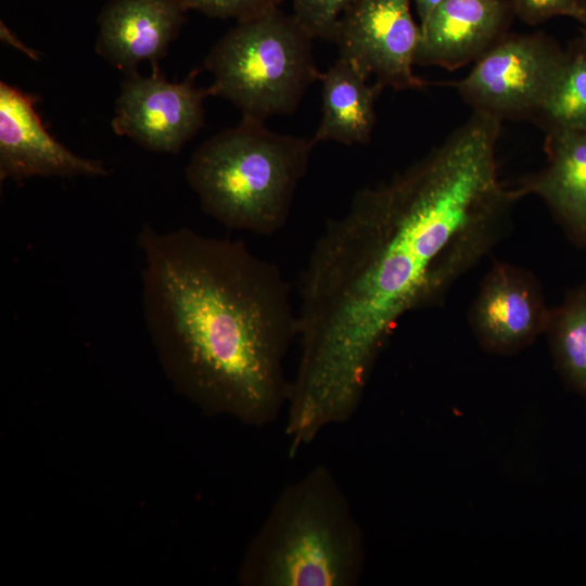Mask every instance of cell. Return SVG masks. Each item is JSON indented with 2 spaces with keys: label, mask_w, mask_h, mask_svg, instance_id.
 <instances>
[{
  "label": "cell",
  "mask_w": 586,
  "mask_h": 586,
  "mask_svg": "<svg viewBox=\"0 0 586 586\" xmlns=\"http://www.w3.org/2000/svg\"><path fill=\"white\" fill-rule=\"evenodd\" d=\"M500 129L499 119L472 111L326 225L300 281L295 418L315 428L348 421L400 318L442 302L500 239L518 201L498 176Z\"/></svg>",
  "instance_id": "cell-1"
},
{
  "label": "cell",
  "mask_w": 586,
  "mask_h": 586,
  "mask_svg": "<svg viewBox=\"0 0 586 586\" xmlns=\"http://www.w3.org/2000/svg\"><path fill=\"white\" fill-rule=\"evenodd\" d=\"M142 313L175 387L209 413L275 421L290 394L284 362L298 335L280 268L241 240L144 225Z\"/></svg>",
  "instance_id": "cell-2"
},
{
  "label": "cell",
  "mask_w": 586,
  "mask_h": 586,
  "mask_svg": "<svg viewBox=\"0 0 586 586\" xmlns=\"http://www.w3.org/2000/svg\"><path fill=\"white\" fill-rule=\"evenodd\" d=\"M361 526L331 470L317 464L285 486L251 540L246 586H356L365 566Z\"/></svg>",
  "instance_id": "cell-3"
},
{
  "label": "cell",
  "mask_w": 586,
  "mask_h": 586,
  "mask_svg": "<svg viewBox=\"0 0 586 586\" xmlns=\"http://www.w3.org/2000/svg\"><path fill=\"white\" fill-rule=\"evenodd\" d=\"M316 144L242 117L194 151L186 178L205 214L229 229L270 237L289 219Z\"/></svg>",
  "instance_id": "cell-4"
},
{
  "label": "cell",
  "mask_w": 586,
  "mask_h": 586,
  "mask_svg": "<svg viewBox=\"0 0 586 586\" xmlns=\"http://www.w3.org/2000/svg\"><path fill=\"white\" fill-rule=\"evenodd\" d=\"M314 39L293 14L279 8L238 22L204 60L213 78L207 94L263 123L294 113L319 79Z\"/></svg>",
  "instance_id": "cell-5"
},
{
  "label": "cell",
  "mask_w": 586,
  "mask_h": 586,
  "mask_svg": "<svg viewBox=\"0 0 586 586\" xmlns=\"http://www.w3.org/2000/svg\"><path fill=\"white\" fill-rule=\"evenodd\" d=\"M566 59V49L543 31L509 33L451 86L474 112L500 122L535 119Z\"/></svg>",
  "instance_id": "cell-6"
},
{
  "label": "cell",
  "mask_w": 586,
  "mask_h": 586,
  "mask_svg": "<svg viewBox=\"0 0 586 586\" xmlns=\"http://www.w3.org/2000/svg\"><path fill=\"white\" fill-rule=\"evenodd\" d=\"M412 0H356L339 21L332 42L339 56L354 63L383 88L423 89L415 75L420 24L412 17Z\"/></svg>",
  "instance_id": "cell-7"
},
{
  "label": "cell",
  "mask_w": 586,
  "mask_h": 586,
  "mask_svg": "<svg viewBox=\"0 0 586 586\" xmlns=\"http://www.w3.org/2000/svg\"><path fill=\"white\" fill-rule=\"evenodd\" d=\"M199 71L168 81L158 68L149 76L127 74L116 99L112 129L142 148L177 154L204 126L206 89L195 86Z\"/></svg>",
  "instance_id": "cell-8"
},
{
  "label": "cell",
  "mask_w": 586,
  "mask_h": 586,
  "mask_svg": "<svg viewBox=\"0 0 586 586\" xmlns=\"http://www.w3.org/2000/svg\"><path fill=\"white\" fill-rule=\"evenodd\" d=\"M549 315L537 278L524 268L497 262L481 282L469 320L484 349L511 355L546 332Z\"/></svg>",
  "instance_id": "cell-9"
},
{
  "label": "cell",
  "mask_w": 586,
  "mask_h": 586,
  "mask_svg": "<svg viewBox=\"0 0 586 586\" xmlns=\"http://www.w3.org/2000/svg\"><path fill=\"white\" fill-rule=\"evenodd\" d=\"M36 99L0 82V180L30 177H102L110 171L54 139L35 109Z\"/></svg>",
  "instance_id": "cell-10"
},
{
  "label": "cell",
  "mask_w": 586,
  "mask_h": 586,
  "mask_svg": "<svg viewBox=\"0 0 586 586\" xmlns=\"http://www.w3.org/2000/svg\"><path fill=\"white\" fill-rule=\"evenodd\" d=\"M513 17L510 0H444L420 25L415 65L473 64L510 33Z\"/></svg>",
  "instance_id": "cell-11"
},
{
  "label": "cell",
  "mask_w": 586,
  "mask_h": 586,
  "mask_svg": "<svg viewBox=\"0 0 586 586\" xmlns=\"http://www.w3.org/2000/svg\"><path fill=\"white\" fill-rule=\"evenodd\" d=\"M187 9L183 0H111L99 16L95 51L126 74L143 61L158 68Z\"/></svg>",
  "instance_id": "cell-12"
},
{
  "label": "cell",
  "mask_w": 586,
  "mask_h": 586,
  "mask_svg": "<svg viewBox=\"0 0 586 586\" xmlns=\"http://www.w3.org/2000/svg\"><path fill=\"white\" fill-rule=\"evenodd\" d=\"M546 165L521 178L517 200L542 199L570 241L586 249V130H550L545 140Z\"/></svg>",
  "instance_id": "cell-13"
},
{
  "label": "cell",
  "mask_w": 586,
  "mask_h": 586,
  "mask_svg": "<svg viewBox=\"0 0 586 586\" xmlns=\"http://www.w3.org/2000/svg\"><path fill=\"white\" fill-rule=\"evenodd\" d=\"M321 119L313 140L345 145L368 144L375 126V101L384 88L351 61L337 60L320 72Z\"/></svg>",
  "instance_id": "cell-14"
},
{
  "label": "cell",
  "mask_w": 586,
  "mask_h": 586,
  "mask_svg": "<svg viewBox=\"0 0 586 586\" xmlns=\"http://www.w3.org/2000/svg\"><path fill=\"white\" fill-rule=\"evenodd\" d=\"M545 333L562 382L586 399V283L569 290L550 309Z\"/></svg>",
  "instance_id": "cell-15"
},
{
  "label": "cell",
  "mask_w": 586,
  "mask_h": 586,
  "mask_svg": "<svg viewBox=\"0 0 586 586\" xmlns=\"http://www.w3.org/2000/svg\"><path fill=\"white\" fill-rule=\"evenodd\" d=\"M565 65L535 120L546 130H586V46L566 48Z\"/></svg>",
  "instance_id": "cell-16"
},
{
  "label": "cell",
  "mask_w": 586,
  "mask_h": 586,
  "mask_svg": "<svg viewBox=\"0 0 586 586\" xmlns=\"http://www.w3.org/2000/svg\"><path fill=\"white\" fill-rule=\"evenodd\" d=\"M356 0H291L293 15L316 39L332 41L339 21Z\"/></svg>",
  "instance_id": "cell-17"
},
{
  "label": "cell",
  "mask_w": 586,
  "mask_h": 586,
  "mask_svg": "<svg viewBox=\"0 0 586 586\" xmlns=\"http://www.w3.org/2000/svg\"><path fill=\"white\" fill-rule=\"evenodd\" d=\"M514 16L536 26L557 16L586 22V0H510Z\"/></svg>",
  "instance_id": "cell-18"
},
{
  "label": "cell",
  "mask_w": 586,
  "mask_h": 586,
  "mask_svg": "<svg viewBox=\"0 0 586 586\" xmlns=\"http://www.w3.org/2000/svg\"><path fill=\"white\" fill-rule=\"evenodd\" d=\"M189 9L218 18L249 20L278 9L283 0H183Z\"/></svg>",
  "instance_id": "cell-19"
},
{
  "label": "cell",
  "mask_w": 586,
  "mask_h": 586,
  "mask_svg": "<svg viewBox=\"0 0 586 586\" xmlns=\"http://www.w3.org/2000/svg\"><path fill=\"white\" fill-rule=\"evenodd\" d=\"M416 4L418 16L420 20V25L423 24L432 12L444 1V0H412Z\"/></svg>",
  "instance_id": "cell-20"
},
{
  "label": "cell",
  "mask_w": 586,
  "mask_h": 586,
  "mask_svg": "<svg viewBox=\"0 0 586 586\" xmlns=\"http://www.w3.org/2000/svg\"><path fill=\"white\" fill-rule=\"evenodd\" d=\"M579 38L583 41V43L586 46V22L582 24V35Z\"/></svg>",
  "instance_id": "cell-21"
}]
</instances>
